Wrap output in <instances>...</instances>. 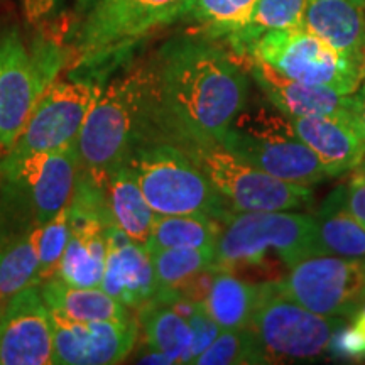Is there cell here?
Listing matches in <instances>:
<instances>
[{"label": "cell", "instance_id": "cell-1", "mask_svg": "<svg viewBox=\"0 0 365 365\" xmlns=\"http://www.w3.org/2000/svg\"><path fill=\"white\" fill-rule=\"evenodd\" d=\"M239 59L205 34L171 39L140 63L144 143H222L249 102Z\"/></svg>", "mask_w": 365, "mask_h": 365}, {"label": "cell", "instance_id": "cell-2", "mask_svg": "<svg viewBox=\"0 0 365 365\" xmlns=\"http://www.w3.org/2000/svg\"><path fill=\"white\" fill-rule=\"evenodd\" d=\"M188 0H95L75 22L68 76L107 85L144 38L185 16Z\"/></svg>", "mask_w": 365, "mask_h": 365}, {"label": "cell", "instance_id": "cell-3", "mask_svg": "<svg viewBox=\"0 0 365 365\" xmlns=\"http://www.w3.org/2000/svg\"><path fill=\"white\" fill-rule=\"evenodd\" d=\"M80 173L78 143L0 158V249L51 220L70 203Z\"/></svg>", "mask_w": 365, "mask_h": 365}, {"label": "cell", "instance_id": "cell-4", "mask_svg": "<svg viewBox=\"0 0 365 365\" xmlns=\"http://www.w3.org/2000/svg\"><path fill=\"white\" fill-rule=\"evenodd\" d=\"M145 139L143 66L137 65L105 85L78 135L80 170L105 185Z\"/></svg>", "mask_w": 365, "mask_h": 365}, {"label": "cell", "instance_id": "cell-5", "mask_svg": "<svg viewBox=\"0 0 365 365\" xmlns=\"http://www.w3.org/2000/svg\"><path fill=\"white\" fill-rule=\"evenodd\" d=\"M318 217L307 213L230 212L222 222L215 244V262L223 271L261 267L274 252L281 264L293 267L304 259L322 255Z\"/></svg>", "mask_w": 365, "mask_h": 365}, {"label": "cell", "instance_id": "cell-6", "mask_svg": "<svg viewBox=\"0 0 365 365\" xmlns=\"http://www.w3.org/2000/svg\"><path fill=\"white\" fill-rule=\"evenodd\" d=\"M220 144L257 170L293 185L309 188L328 178L317 154L296 135L291 118L267 98L247 102Z\"/></svg>", "mask_w": 365, "mask_h": 365}, {"label": "cell", "instance_id": "cell-7", "mask_svg": "<svg viewBox=\"0 0 365 365\" xmlns=\"http://www.w3.org/2000/svg\"><path fill=\"white\" fill-rule=\"evenodd\" d=\"M125 166L139 182L154 213H203L223 222L232 212L207 175L175 144L150 140L137 145Z\"/></svg>", "mask_w": 365, "mask_h": 365}, {"label": "cell", "instance_id": "cell-8", "mask_svg": "<svg viewBox=\"0 0 365 365\" xmlns=\"http://www.w3.org/2000/svg\"><path fill=\"white\" fill-rule=\"evenodd\" d=\"M68 63V49L38 36L27 46L16 26L0 29V150L19 139L41 93Z\"/></svg>", "mask_w": 365, "mask_h": 365}, {"label": "cell", "instance_id": "cell-9", "mask_svg": "<svg viewBox=\"0 0 365 365\" xmlns=\"http://www.w3.org/2000/svg\"><path fill=\"white\" fill-rule=\"evenodd\" d=\"M247 56L262 59L299 83L341 95L355 93L365 80V56L341 53L303 26L269 31L255 41Z\"/></svg>", "mask_w": 365, "mask_h": 365}, {"label": "cell", "instance_id": "cell-10", "mask_svg": "<svg viewBox=\"0 0 365 365\" xmlns=\"http://www.w3.org/2000/svg\"><path fill=\"white\" fill-rule=\"evenodd\" d=\"M341 325H345L344 318L309 312L284 298L276 282H262L249 328L267 364H282L312 362L328 355V344Z\"/></svg>", "mask_w": 365, "mask_h": 365}, {"label": "cell", "instance_id": "cell-11", "mask_svg": "<svg viewBox=\"0 0 365 365\" xmlns=\"http://www.w3.org/2000/svg\"><path fill=\"white\" fill-rule=\"evenodd\" d=\"M178 148L207 175L232 212H279L303 208L313 202L308 186L267 175L220 143H188Z\"/></svg>", "mask_w": 365, "mask_h": 365}, {"label": "cell", "instance_id": "cell-12", "mask_svg": "<svg viewBox=\"0 0 365 365\" xmlns=\"http://www.w3.org/2000/svg\"><path fill=\"white\" fill-rule=\"evenodd\" d=\"M284 298L323 317H354L365 303V257L313 255L276 282Z\"/></svg>", "mask_w": 365, "mask_h": 365}, {"label": "cell", "instance_id": "cell-13", "mask_svg": "<svg viewBox=\"0 0 365 365\" xmlns=\"http://www.w3.org/2000/svg\"><path fill=\"white\" fill-rule=\"evenodd\" d=\"M103 88V83L81 76L54 80L41 93L19 139L6 153L24 156L78 143L81 127Z\"/></svg>", "mask_w": 365, "mask_h": 365}, {"label": "cell", "instance_id": "cell-14", "mask_svg": "<svg viewBox=\"0 0 365 365\" xmlns=\"http://www.w3.org/2000/svg\"><path fill=\"white\" fill-rule=\"evenodd\" d=\"M54 328L39 284L7 298L0 309V365L53 364Z\"/></svg>", "mask_w": 365, "mask_h": 365}, {"label": "cell", "instance_id": "cell-15", "mask_svg": "<svg viewBox=\"0 0 365 365\" xmlns=\"http://www.w3.org/2000/svg\"><path fill=\"white\" fill-rule=\"evenodd\" d=\"M51 312V309H49ZM54 328L53 364L107 365L122 362L134 349L137 323L76 322L51 312Z\"/></svg>", "mask_w": 365, "mask_h": 365}, {"label": "cell", "instance_id": "cell-16", "mask_svg": "<svg viewBox=\"0 0 365 365\" xmlns=\"http://www.w3.org/2000/svg\"><path fill=\"white\" fill-rule=\"evenodd\" d=\"M257 85L274 107L287 117H339L357 120L355 95H341L323 86L304 85L281 75L255 56L244 59Z\"/></svg>", "mask_w": 365, "mask_h": 365}, {"label": "cell", "instance_id": "cell-17", "mask_svg": "<svg viewBox=\"0 0 365 365\" xmlns=\"http://www.w3.org/2000/svg\"><path fill=\"white\" fill-rule=\"evenodd\" d=\"M107 261L100 287L127 308H140L158 291L150 254L115 223L105 228Z\"/></svg>", "mask_w": 365, "mask_h": 365}, {"label": "cell", "instance_id": "cell-18", "mask_svg": "<svg viewBox=\"0 0 365 365\" xmlns=\"http://www.w3.org/2000/svg\"><path fill=\"white\" fill-rule=\"evenodd\" d=\"M296 135L317 154L328 178L354 171L365 158V132L357 120L289 117Z\"/></svg>", "mask_w": 365, "mask_h": 365}, {"label": "cell", "instance_id": "cell-19", "mask_svg": "<svg viewBox=\"0 0 365 365\" xmlns=\"http://www.w3.org/2000/svg\"><path fill=\"white\" fill-rule=\"evenodd\" d=\"M107 227L98 220L70 217V240L54 277L71 286L100 287L107 261Z\"/></svg>", "mask_w": 365, "mask_h": 365}, {"label": "cell", "instance_id": "cell-20", "mask_svg": "<svg viewBox=\"0 0 365 365\" xmlns=\"http://www.w3.org/2000/svg\"><path fill=\"white\" fill-rule=\"evenodd\" d=\"M303 27L341 53L365 56V9L352 0H308Z\"/></svg>", "mask_w": 365, "mask_h": 365}, {"label": "cell", "instance_id": "cell-21", "mask_svg": "<svg viewBox=\"0 0 365 365\" xmlns=\"http://www.w3.org/2000/svg\"><path fill=\"white\" fill-rule=\"evenodd\" d=\"M51 312L76 322H129V308L107 294L102 287L71 286L59 277L46 279L39 287Z\"/></svg>", "mask_w": 365, "mask_h": 365}, {"label": "cell", "instance_id": "cell-22", "mask_svg": "<svg viewBox=\"0 0 365 365\" xmlns=\"http://www.w3.org/2000/svg\"><path fill=\"white\" fill-rule=\"evenodd\" d=\"M113 223L137 244H148L154 225V210L145 202L143 191L129 168L122 164L103 185Z\"/></svg>", "mask_w": 365, "mask_h": 365}, {"label": "cell", "instance_id": "cell-23", "mask_svg": "<svg viewBox=\"0 0 365 365\" xmlns=\"http://www.w3.org/2000/svg\"><path fill=\"white\" fill-rule=\"evenodd\" d=\"M257 299L259 284H250L232 271L218 269L202 303L205 312L222 330H235L249 327Z\"/></svg>", "mask_w": 365, "mask_h": 365}, {"label": "cell", "instance_id": "cell-24", "mask_svg": "<svg viewBox=\"0 0 365 365\" xmlns=\"http://www.w3.org/2000/svg\"><path fill=\"white\" fill-rule=\"evenodd\" d=\"M139 323L149 349L164 354L173 364H190L193 330L188 319L175 312L170 304L149 299L140 307Z\"/></svg>", "mask_w": 365, "mask_h": 365}, {"label": "cell", "instance_id": "cell-25", "mask_svg": "<svg viewBox=\"0 0 365 365\" xmlns=\"http://www.w3.org/2000/svg\"><path fill=\"white\" fill-rule=\"evenodd\" d=\"M220 228L222 222L203 213H188V215L156 213L145 250L153 252V250L175 247L215 249Z\"/></svg>", "mask_w": 365, "mask_h": 365}, {"label": "cell", "instance_id": "cell-26", "mask_svg": "<svg viewBox=\"0 0 365 365\" xmlns=\"http://www.w3.org/2000/svg\"><path fill=\"white\" fill-rule=\"evenodd\" d=\"M43 225L0 249V301L39 284V240Z\"/></svg>", "mask_w": 365, "mask_h": 365}, {"label": "cell", "instance_id": "cell-27", "mask_svg": "<svg viewBox=\"0 0 365 365\" xmlns=\"http://www.w3.org/2000/svg\"><path fill=\"white\" fill-rule=\"evenodd\" d=\"M307 6L308 0H257L249 24L235 38L227 41V44L244 59L262 34L303 26Z\"/></svg>", "mask_w": 365, "mask_h": 365}, {"label": "cell", "instance_id": "cell-28", "mask_svg": "<svg viewBox=\"0 0 365 365\" xmlns=\"http://www.w3.org/2000/svg\"><path fill=\"white\" fill-rule=\"evenodd\" d=\"M257 0H188L182 17H190L213 39L230 41L250 22Z\"/></svg>", "mask_w": 365, "mask_h": 365}, {"label": "cell", "instance_id": "cell-29", "mask_svg": "<svg viewBox=\"0 0 365 365\" xmlns=\"http://www.w3.org/2000/svg\"><path fill=\"white\" fill-rule=\"evenodd\" d=\"M322 255L365 257V227L330 198L318 215Z\"/></svg>", "mask_w": 365, "mask_h": 365}, {"label": "cell", "instance_id": "cell-30", "mask_svg": "<svg viewBox=\"0 0 365 365\" xmlns=\"http://www.w3.org/2000/svg\"><path fill=\"white\" fill-rule=\"evenodd\" d=\"M149 254L156 274L158 291H176L205 269L218 267L215 249L175 247L153 250Z\"/></svg>", "mask_w": 365, "mask_h": 365}, {"label": "cell", "instance_id": "cell-31", "mask_svg": "<svg viewBox=\"0 0 365 365\" xmlns=\"http://www.w3.org/2000/svg\"><path fill=\"white\" fill-rule=\"evenodd\" d=\"M198 365H249L267 364L264 352L250 328L222 330L205 352L196 357Z\"/></svg>", "mask_w": 365, "mask_h": 365}, {"label": "cell", "instance_id": "cell-32", "mask_svg": "<svg viewBox=\"0 0 365 365\" xmlns=\"http://www.w3.org/2000/svg\"><path fill=\"white\" fill-rule=\"evenodd\" d=\"M70 205V203H68ZM68 205L43 225L39 240V281L56 276L59 261L70 240V208Z\"/></svg>", "mask_w": 365, "mask_h": 365}, {"label": "cell", "instance_id": "cell-33", "mask_svg": "<svg viewBox=\"0 0 365 365\" xmlns=\"http://www.w3.org/2000/svg\"><path fill=\"white\" fill-rule=\"evenodd\" d=\"M328 355L346 362H364L365 360V307L352 317L350 325H341L333 333L328 344Z\"/></svg>", "mask_w": 365, "mask_h": 365}, {"label": "cell", "instance_id": "cell-34", "mask_svg": "<svg viewBox=\"0 0 365 365\" xmlns=\"http://www.w3.org/2000/svg\"><path fill=\"white\" fill-rule=\"evenodd\" d=\"M188 323L193 330V344H191V355H190V364H195L196 357L200 354L205 352L210 345L213 344V340L220 335L222 328L213 322L212 317L205 312L203 303L196 308V312L188 318Z\"/></svg>", "mask_w": 365, "mask_h": 365}, {"label": "cell", "instance_id": "cell-35", "mask_svg": "<svg viewBox=\"0 0 365 365\" xmlns=\"http://www.w3.org/2000/svg\"><path fill=\"white\" fill-rule=\"evenodd\" d=\"M330 200L365 227V178L354 175L349 185L341 186L330 195Z\"/></svg>", "mask_w": 365, "mask_h": 365}, {"label": "cell", "instance_id": "cell-36", "mask_svg": "<svg viewBox=\"0 0 365 365\" xmlns=\"http://www.w3.org/2000/svg\"><path fill=\"white\" fill-rule=\"evenodd\" d=\"M26 12L31 19H38V17L48 16L56 11L59 0H24Z\"/></svg>", "mask_w": 365, "mask_h": 365}, {"label": "cell", "instance_id": "cell-37", "mask_svg": "<svg viewBox=\"0 0 365 365\" xmlns=\"http://www.w3.org/2000/svg\"><path fill=\"white\" fill-rule=\"evenodd\" d=\"M137 364H161V365H171V359H168L166 355L156 350L149 349V352H145L137 359Z\"/></svg>", "mask_w": 365, "mask_h": 365}, {"label": "cell", "instance_id": "cell-38", "mask_svg": "<svg viewBox=\"0 0 365 365\" xmlns=\"http://www.w3.org/2000/svg\"><path fill=\"white\" fill-rule=\"evenodd\" d=\"M355 105H357L359 122L365 132V83L360 86V90L355 93Z\"/></svg>", "mask_w": 365, "mask_h": 365}, {"label": "cell", "instance_id": "cell-39", "mask_svg": "<svg viewBox=\"0 0 365 365\" xmlns=\"http://www.w3.org/2000/svg\"><path fill=\"white\" fill-rule=\"evenodd\" d=\"M93 2H95V0H76V14L85 12L86 9H88Z\"/></svg>", "mask_w": 365, "mask_h": 365}, {"label": "cell", "instance_id": "cell-40", "mask_svg": "<svg viewBox=\"0 0 365 365\" xmlns=\"http://www.w3.org/2000/svg\"><path fill=\"white\" fill-rule=\"evenodd\" d=\"M354 175H357V176H360V178H365V158H364V161L360 163L357 168H355Z\"/></svg>", "mask_w": 365, "mask_h": 365}, {"label": "cell", "instance_id": "cell-41", "mask_svg": "<svg viewBox=\"0 0 365 365\" xmlns=\"http://www.w3.org/2000/svg\"><path fill=\"white\" fill-rule=\"evenodd\" d=\"M354 4H357L359 7H362V9H365V0H352Z\"/></svg>", "mask_w": 365, "mask_h": 365}, {"label": "cell", "instance_id": "cell-42", "mask_svg": "<svg viewBox=\"0 0 365 365\" xmlns=\"http://www.w3.org/2000/svg\"><path fill=\"white\" fill-rule=\"evenodd\" d=\"M364 307H365V303H364Z\"/></svg>", "mask_w": 365, "mask_h": 365}]
</instances>
